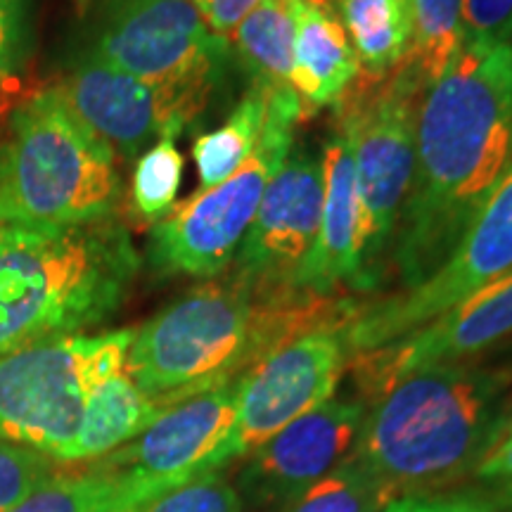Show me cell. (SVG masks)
Instances as JSON below:
<instances>
[{
	"mask_svg": "<svg viewBox=\"0 0 512 512\" xmlns=\"http://www.w3.org/2000/svg\"><path fill=\"white\" fill-rule=\"evenodd\" d=\"M510 48H512V38H510Z\"/></svg>",
	"mask_w": 512,
	"mask_h": 512,
	"instance_id": "e575fe53",
	"label": "cell"
},
{
	"mask_svg": "<svg viewBox=\"0 0 512 512\" xmlns=\"http://www.w3.org/2000/svg\"><path fill=\"white\" fill-rule=\"evenodd\" d=\"M297 121L302 110L292 88L271 91L264 133L242 169L176 204L152 226L147 259L159 275L216 278L233 264L268 183L294 147Z\"/></svg>",
	"mask_w": 512,
	"mask_h": 512,
	"instance_id": "52a82bcc",
	"label": "cell"
},
{
	"mask_svg": "<svg viewBox=\"0 0 512 512\" xmlns=\"http://www.w3.org/2000/svg\"><path fill=\"white\" fill-rule=\"evenodd\" d=\"M57 460L0 437V512H10L57 477Z\"/></svg>",
	"mask_w": 512,
	"mask_h": 512,
	"instance_id": "4316f807",
	"label": "cell"
},
{
	"mask_svg": "<svg viewBox=\"0 0 512 512\" xmlns=\"http://www.w3.org/2000/svg\"><path fill=\"white\" fill-rule=\"evenodd\" d=\"M320 211L323 162L306 147H292L235 256V278L261 294H299L294 278L318 238Z\"/></svg>",
	"mask_w": 512,
	"mask_h": 512,
	"instance_id": "4fadbf2b",
	"label": "cell"
},
{
	"mask_svg": "<svg viewBox=\"0 0 512 512\" xmlns=\"http://www.w3.org/2000/svg\"><path fill=\"white\" fill-rule=\"evenodd\" d=\"M240 377L176 401L159 418L93 467L174 491L219 472L235 458L233 427Z\"/></svg>",
	"mask_w": 512,
	"mask_h": 512,
	"instance_id": "7c38bea8",
	"label": "cell"
},
{
	"mask_svg": "<svg viewBox=\"0 0 512 512\" xmlns=\"http://www.w3.org/2000/svg\"><path fill=\"white\" fill-rule=\"evenodd\" d=\"M356 50L363 79H384L401 67L413 46L411 0H335Z\"/></svg>",
	"mask_w": 512,
	"mask_h": 512,
	"instance_id": "ffe728a7",
	"label": "cell"
},
{
	"mask_svg": "<svg viewBox=\"0 0 512 512\" xmlns=\"http://www.w3.org/2000/svg\"><path fill=\"white\" fill-rule=\"evenodd\" d=\"M380 512H501L496 503L475 496H420L394 498Z\"/></svg>",
	"mask_w": 512,
	"mask_h": 512,
	"instance_id": "1f68e13d",
	"label": "cell"
},
{
	"mask_svg": "<svg viewBox=\"0 0 512 512\" xmlns=\"http://www.w3.org/2000/svg\"><path fill=\"white\" fill-rule=\"evenodd\" d=\"M351 313L316 294H261L235 275L207 280L133 332L126 373L147 396L174 406L242 377L299 332Z\"/></svg>",
	"mask_w": 512,
	"mask_h": 512,
	"instance_id": "7a4b0ae2",
	"label": "cell"
},
{
	"mask_svg": "<svg viewBox=\"0 0 512 512\" xmlns=\"http://www.w3.org/2000/svg\"><path fill=\"white\" fill-rule=\"evenodd\" d=\"M512 271V164L486 200L456 252L425 283L354 311L347 323L351 354H368L411 335L441 313Z\"/></svg>",
	"mask_w": 512,
	"mask_h": 512,
	"instance_id": "30bf717a",
	"label": "cell"
},
{
	"mask_svg": "<svg viewBox=\"0 0 512 512\" xmlns=\"http://www.w3.org/2000/svg\"><path fill=\"white\" fill-rule=\"evenodd\" d=\"M512 0H463V43H510Z\"/></svg>",
	"mask_w": 512,
	"mask_h": 512,
	"instance_id": "f546056e",
	"label": "cell"
},
{
	"mask_svg": "<svg viewBox=\"0 0 512 512\" xmlns=\"http://www.w3.org/2000/svg\"><path fill=\"white\" fill-rule=\"evenodd\" d=\"M510 164L512 48L463 43L418 112L413 185L389 256L403 290L451 259Z\"/></svg>",
	"mask_w": 512,
	"mask_h": 512,
	"instance_id": "6da1fadb",
	"label": "cell"
},
{
	"mask_svg": "<svg viewBox=\"0 0 512 512\" xmlns=\"http://www.w3.org/2000/svg\"><path fill=\"white\" fill-rule=\"evenodd\" d=\"M138 268L114 216L81 226L0 223V356L110 318Z\"/></svg>",
	"mask_w": 512,
	"mask_h": 512,
	"instance_id": "277c9868",
	"label": "cell"
},
{
	"mask_svg": "<svg viewBox=\"0 0 512 512\" xmlns=\"http://www.w3.org/2000/svg\"><path fill=\"white\" fill-rule=\"evenodd\" d=\"M183 181V155L174 138L157 140L133 169L131 207L145 223L162 221L176 207Z\"/></svg>",
	"mask_w": 512,
	"mask_h": 512,
	"instance_id": "484cf974",
	"label": "cell"
},
{
	"mask_svg": "<svg viewBox=\"0 0 512 512\" xmlns=\"http://www.w3.org/2000/svg\"><path fill=\"white\" fill-rule=\"evenodd\" d=\"M475 475L482 484L489 486L491 503L498 508H512V441L491 448L479 460Z\"/></svg>",
	"mask_w": 512,
	"mask_h": 512,
	"instance_id": "4dcf8cb0",
	"label": "cell"
},
{
	"mask_svg": "<svg viewBox=\"0 0 512 512\" xmlns=\"http://www.w3.org/2000/svg\"><path fill=\"white\" fill-rule=\"evenodd\" d=\"M268 100H271V88L249 83L228 119L216 128V131L202 133L192 143V159L197 164L200 185L214 188L242 169L254 147L259 145L261 133H264L268 117Z\"/></svg>",
	"mask_w": 512,
	"mask_h": 512,
	"instance_id": "603a6c76",
	"label": "cell"
},
{
	"mask_svg": "<svg viewBox=\"0 0 512 512\" xmlns=\"http://www.w3.org/2000/svg\"><path fill=\"white\" fill-rule=\"evenodd\" d=\"M411 8L413 46L406 60L432 86L463 48V0H411Z\"/></svg>",
	"mask_w": 512,
	"mask_h": 512,
	"instance_id": "cb8c5ba5",
	"label": "cell"
},
{
	"mask_svg": "<svg viewBox=\"0 0 512 512\" xmlns=\"http://www.w3.org/2000/svg\"><path fill=\"white\" fill-rule=\"evenodd\" d=\"M512 370L446 363L375 394L349 458L399 498L456 479L496 441Z\"/></svg>",
	"mask_w": 512,
	"mask_h": 512,
	"instance_id": "3957f363",
	"label": "cell"
},
{
	"mask_svg": "<svg viewBox=\"0 0 512 512\" xmlns=\"http://www.w3.org/2000/svg\"><path fill=\"white\" fill-rule=\"evenodd\" d=\"M508 441H512V408H508V411H503V418H501V425H498V432H496V441L494 446H501V444H508Z\"/></svg>",
	"mask_w": 512,
	"mask_h": 512,
	"instance_id": "836d02e7",
	"label": "cell"
},
{
	"mask_svg": "<svg viewBox=\"0 0 512 512\" xmlns=\"http://www.w3.org/2000/svg\"><path fill=\"white\" fill-rule=\"evenodd\" d=\"M138 512H247V505L221 472H209L157 496Z\"/></svg>",
	"mask_w": 512,
	"mask_h": 512,
	"instance_id": "83f0119b",
	"label": "cell"
},
{
	"mask_svg": "<svg viewBox=\"0 0 512 512\" xmlns=\"http://www.w3.org/2000/svg\"><path fill=\"white\" fill-rule=\"evenodd\" d=\"M290 8L294 17L290 88L304 121L325 107H335L354 86L361 64L335 0H290Z\"/></svg>",
	"mask_w": 512,
	"mask_h": 512,
	"instance_id": "ac0fdd59",
	"label": "cell"
},
{
	"mask_svg": "<svg viewBox=\"0 0 512 512\" xmlns=\"http://www.w3.org/2000/svg\"><path fill=\"white\" fill-rule=\"evenodd\" d=\"M361 401L335 399L290 422L249 453L238 479L245 505L283 510L349 458L363 422Z\"/></svg>",
	"mask_w": 512,
	"mask_h": 512,
	"instance_id": "5bb4252c",
	"label": "cell"
},
{
	"mask_svg": "<svg viewBox=\"0 0 512 512\" xmlns=\"http://www.w3.org/2000/svg\"><path fill=\"white\" fill-rule=\"evenodd\" d=\"M427 83L403 60L384 79L358 76L335 105V126L351 143L358 195V290L387 271L415 174V133Z\"/></svg>",
	"mask_w": 512,
	"mask_h": 512,
	"instance_id": "8992f818",
	"label": "cell"
},
{
	"mask_svg": "<svg viewBox=\"0 0 512 512\" xmlns=\"http://www.w3.org/2000/svg\"><path fill=\"white\" fill-rule=\"evenodd\" d=\"M169 95L195 121L221 86L233 50L190 0H110L88 53Z\"/></svg>",
	"mask_w": 512,
	"mask_h": 512,
	"instance_id": "9c48e42d",
	"label": "cell"
},
{
	"mask_svg": "<svg viewBox=\"0 0 512 512\" xmlns=\"http://www.w3.org/2000/svg\"><path fill=\"white\" fill-rule=\"evenodd\" d=\"M512 337V271L441 313L411 335L356 356L363 389L377 394L415 370L463 363Z\"/></svg>",
	"mask_w": 512,
	"mask_h": 512,
	"instance_id": "9a60e30c",
	"label": "cell"
},
{
	"mask_svg": "<svg viewBox=\"0 0 512 512\" xmlns=\"http://www.w3.org/2000/svg\"><path fill=\"white\" fill-rule=\"evenodd\" d=\"M394 498L387 486L370 477L356 460L347 458L278 512H380Z\"/></svg>",
	"mask_w": 512,
	"mask_h": 512,
	"instance_id": "d4e9b609",
	"label": "cell"
},
{
	"mask_svg": "<svg viewBox=\"0 0 512 512\" xmlns=\"http://www.w3.org/2000/svg\"><path fill=\"white\" fill-rule=\"evenodd\" d=\"M233 60L249 74V83L290 88L294 62V17L290 0H261L230 34Z\"/></svg>",
	"mask_w": 512,
	"mask_h": 512,
	"instance_id": "44dd1931",
	"label": "cell"
},
{
	"mask_svg": "<svg viewBox=\"0 0 512 512\" xmlns=\"http://www.w3.org/2000/svg\"><path fill=\"white\" fill-rule=\"evenodd\" d=\"M214 34L230 38L261 0H190Z\"/></svg>",
	"mask_w": 512,
	"mask_h": 512,
	"instance_id": "d6a6232c",
	"label": "cell"
},
{
	"mask_svg": "<svg viewBox=\"0 0 512 512\" xmlns=\"http://www.w3.org/2000/svg\"><path fill=\"white\" fill-rule=\"evenodd\" d=\"M166 408L169 406L147 396L131 380L126 366L110 370L93 384L88 394L72 463L110 456L112 451L145 432Z\"/></svg>",
	"mask_w": 512,
	"mask_h": 512,
	"instance_id": "d6986e66",
	"label": "cell"
},
{
	"mask_svg": "<svg viewBox=\"0 0 512 512\" xmlns=\"http://www.w3.org/2000/svg\"><path fill=\"white\" fill-rule=\"evenodd\" d=\"M133 332L67 335L0 356V437L72 463L88 394L126 366Z\"/></svg>",
	"mask_w": 512,
	"mask_h": 512,
	"instance_id": "ba28073f",
	"label": "cell"
},
{
	"mask_svg": "<svg viewBox=\"0 0 512 512\" xmlns=\"http://www.w3.org/2000/svg\"><path fill=\"white\" fill-rule=\"evenodd\" d=\"M162 494L155 484L91 467L76 477L57 475L10 512H138Z\"/></svg>",
	"mask_w": 512,
	"mask_h": 512,
	"instance_id": "7402d4cb",
	"label": "cell"
},
{
	"mask_svg": "<svg viewBox=\"0 0 512 512\" xmlns=\"http://www.w3.org/2000/svg\"><path fill=\"white\" fill-rule=\"evenodd\" d=\"M81 3H83V0H81Z\"/></svg>",
	"mask_w": 512,
	"mask_h": 512,
	"instance_id": "d590c367",
	"label": "cell"
},
{
	"mask_svg": "<svg viewBox=\"0 0 512 512\" xmlns=\"http://www.w3.org/2000/svg\"><path fill=\"white\" fill-rule=\"evenodd\" d=\"M351 316L299 332L240 377L233 427L235 458L249 456L290 422L335 396L351 358L347 342Z\"/></svg>",
	"mask_w": 512,
	"mask_h": 512,
	"instance_id": "8fae6325",
	"label": "cell"
},
{
	"mask_svg": "<svg viewBox=\"0 0 512 512\" xmlns=\"http://www.w3.org/2000/svg\"><path fill=\"white\" fill-rule=\"evenodd\" d=\"M323 211L318 238L294 278V292L325 297L358 283V195L351 143L335 128L323 147Z\"/></svg>",
	"mask_w": 512,
	"mask_h": 512,
	"instance_id": "e0dca14e",
	"label": "cell"
},
{
	"mask_svg": "<svg viewBox=\"0 0 512 512\" xmlns=\"http://www.w3.org/2000/svg\"><path fill=\"white\" fill-rule=\"evenodd\" d=\"M119 197L117 152L57 88L17 105L0 140V223H95L112 219Z\"/></svg>",
	"mask_w": 512,
	"mask_h": 512,
	"instance_id": "5b68a950",
	"label": "cell"
},
{
	"mask_svg": "<svg viewBox=\"0 0 512 512\" xmlns=\"http://www.w3.org/2000/svg\"><path fill=\"white\" fill-rule=\"evenodd\" d=\"M76 117L126 159L152 140L178 138L190 124L169 95L83 53L57 83Z\"/></svg>",
	"mask_w": 512,
	"mask_h": 512,
	"instance_id": "2e32d148",
	"label": "cell"
},
{
	"mask_svg": "<svg viewBox=\"0 0 512 512\" xmlns=\"http://www.w3.org/2000/svg\"><path fill=\"white\" fill-rule=\"evenodd\" d=\"M31 53V0H0V81L22 72Z\"/></svg>",
	"mask_w": 512,
	"mask_h": 512,
	"instance_id": "f1b7e54d",
	"label": "cell"
}]
</instances>
